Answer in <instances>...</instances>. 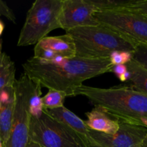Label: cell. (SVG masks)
I'll list each match as a JSON object with an SVG mask.
<instances>
[{
	"label": "cell",
	"instance_id": "cell-1",
	"mask_svg": "<svg viewBox=\"0 0 147 147\" xmlns=\"http://www.w3.org/2000/svg\"><path fill=\"white\" fill-rule=\"evenodd\" d=\"M110 58L88 59L74 57L57 61H44L32 57L22 64L24 73L33 81L48 90L74 96L76 88L88 79L112 72Z\"/></svg>",
	"mask_w": 147,
	"mask_h": 147
},
{
	"label": "cell",
	"instance_id": "cell-2",
	"mask_svg": "<svg viewBox=\"0 0 147 147\" xmlns=\"http://www.w3.org/2000/svg\"><path fill=\"white\" fill-rule=\"evenodd\" d=\"M76 96H84L119 121L147 128V95L133 88H102L82 85L75 90Z\"/></svg>",
	"mask_w": 147,
	"mask_h": 147
},
{
	"label": "cell",
	"instance_id": "cell-3",
	"mask_svg": "<svg viewBox=\"0 0 147 147\" xmlns=\"http://www.w3.org/2000/svg\"><path fill=\"white\" fill-rule=\"evenodd\" d=\"M76 46V57L88 59L110 58L117 52L133 53L137 46L119 33L99 24L80 27L66 32Z\"/></svg>",
	"mask_w": 147,
	"mask_h": 147
},
{
	"label": "cell",
	"instance_id": "cell-4",
	"mask_svg": "<svg viewBox=\"0 0 147 147\" xmlns=\"http://www.w3.org/2000/svg\"><path fill=\"white\" fill-rule=\"evenodd\" d=\"M63 0H36L27 12L17 45H36L56 29H61Z\"/></svg>",
	"mask_w": 147,
	"mask_h": 147
},
{
	"label": "cell",
	"instance_id": "cell-5",
	"mask_svg": "<svg viewBox=\"0 0 147 147\" xmlns=\"http://www.w3.org/2000/svg\"><path fill=\"white\" fill-rule=\"evenodd\" d=\"M38 85L24 73L16 80L12 124L8 139L3 147L27 146L31 118L30 99Z\"/></svg>",
	"mask_w": 147,
	"mask_h": 147
},
{
	"label": "cell",
	"instance_id": "cell-6",
	"mask_svg": "<svg viewBox=\"0 0 147 147\" xmlns=\"http://www.w3.org/2000/svg\"><path fill=\"white\" fill-rule=\"evenodd\" d=\"M94 17L100 24L131 40L138 47L147 45V16L122 8L97 11Z\"/></svg>",
	"mask_w": 147,
	"mask_h": 147
},
{
	"label": "cell",
	"instance_id": "cell-7",
	"mask_svg": "<svg viewBox=\"0 0 147 147\" xmlns=\"http://www.w3.org/2000/svg\"><path fill=\"white\" fill-rule=\"evenodd\" d=\"M29 140L43 147H82L66 128L44 109L40 117L31 116Z\"/></svg>",
	"mask_w": 147,
	"mask_h": 147
},
{
	"label": "cell",
	"instance_id": "cell-8",
	"mask_svg": "<svg viewBox=\"0 0 147 147\" xmlns=\"http://www.w3.org/2000/svg\"><path fill=\"white\" fill-rule=\"evenodd\" d=\"M97 147H142L147 137V128L120 121L119 129L109 135L90 130Z\"/></svg>",
	"mask_w": 147,
	"mask_h": 147
},
{
	"label": "cell",
	"instance_id": "cell-9",
	"mask_svg": "<svg viewBox=\"0 0 147 147\" xmlns=\"http://www.w3.org/2000/svg\"><path fill=\"white\" fill-rule=\"evenodd\" d=\"M97 11L92 0H63L61 29L66 32L76 27L99 25L94 17Z\"/></svg>",
	"mask_w": 147,
	"mask_h": 147
},
{
	"label": "cell",
	"instance_id": "cell-10",
	"mask_svg": "<svg viewBox=\"0 0 147 147\" xmlns=\"http://www.w3.org/2000/svg\"><path fill=\"white\" fill-rule=\"evenodd\" d=\"M76 46L71 36L68 34L46 37L35 45V58L44 61H57L76 57Z\"/></svg>",
	"mask_w": 147,
	"mask_h": 147
},
{
	"label": "cell",
	"instance_id": "cell-11",
	"mask_svg": "<svg viewBox=\"0 0 147 147\" xmlns=\"http://www.w3.org/2000/svg\"><path fill=\"white\" fill-rule=\"evenodd\" d=\"M46 111L66 128L81 146L97 147L90 135V129L87 127L85 121L65 106Z\"/></svg>",
	"mask_w": 147,
	"mask_h": 147
},
{
	"label": "cell",
	"instance_id": "cell-12",
	"mask_svg": "<svg viewBox=\"0 0 147 147\" xmlns=\"http://www.w3.org/2000/svg\"><path fill=\"white\" fill-rule=\"evenodd\" d=\"M14 108V86L7 87L0 92V138L3 145L10 136Z\"/></svg>",
	"mask_w": 147,
	"mask_h": 147
},
{
	"label": "cell",
	"instance_id": "cell-13",
	"mask_svg": "<svg viewBox=\"0 0 147 147\" xmlns=\"http://www.w3.org/2000/svg\"><path fill=\"white\" fill-rule=\"evenodd\" d=\"M87 119L85 123L90 130L112 135L118 131L120 121L104 109L95 106L91 111L86 113Z\"/></svg>",
	"mask_w": 147,
	"mask_h": 147
},
{
	"label": "cell",
	"instance_id": "cell-14",
	"mask_svg": "<svg viewBox=\"0 0 147 147\" xmlns=\"http://www.w3.org/2000/svg\"><path fill=\"white\" fill-rule=\"evenodd\" d=\"M125 65L129 72L130 76L128 81L131 83V87L147 95V70L133 59Z\"/></svg>",
	"mask_w": 147,
	"mask_h": 147
},
{
	"label": "cell",
	"instance_id": "cell-15",
	"mask_svg": "<svg viewBox=\"0 0 147 147\" xmlns=\"http://www.w3.org/2000/svg\"><path fill=\"white\" fill-rule=\"evenodd\" d=\"M14 63L6 53L0 55V92L7 87H12L16 81Z\"/></svg>",
	"mask_w": 147,
	"mask_h": 147
},
{
	"label": "cell",
	"instance_id": "cell-16",
	"mask_svg": "<svg viewBox=\"0 0 147 147\" xmlns=\"http://www.w3.org/2000/svg\"><path fill=\"white\" fill-rule=\"evenodd\" d=\"M67 97L63 92L56 90H48L47 94L41 98L42 106L44 110L49 111L63 107L65 98Z\"/></svg>",
	"mask_w": 147,
	"mask_h": 147
},
{
	"label": "cell",
	"instance_id": "cell-17",
	"mask_svg": "<svg viewBox=\"0 0 147 147\" xmlns=\"http://www.w3.org/2000/svg\"><path fill=\"white\" fill-rule=\"evenodd\" d=\"M133 60L147 70V45H140L133 53Z\"/></svg>",
	"mask_w": 147,
	"mask_h": 147
},
{
	"label": "cell",
	"instance_id": "cell-18",
	"mask_svg": "<svg viewBox=\"0 0 147 147\" xmlns=\"http://www.w3.org/2000/svg\"><path fill=\"white\" fill-rule=\"evenodd\" d=\"M133 59V53L128 52H117L111 55L110 57L112 65H125Z\"/></svg>",
	"mask_w": 147,
	"mask_h": 147
},
{
	"label": "cell",
	"instance_id": "cell-19",
	"mask_svg": "<svg viewBox=\"0 0 147 147\" xmlns=\"http://www.w3.org/2000/svg\"><path fill=\"white\" fill-rule=\"evenodd\" d=\"M125 8L134 10L147 16V0H130L127 1Z\"/></svg>",
	"mask_w": 147,
	"mask_h": 147
},
{
	"label": "cell",
	"instance_id": "cell-20",
	"mask_svg": "<svg viewBox=\"0 0 147 147\" xmlns=\"http://www.w3.org/2000/svg\"><path fill=\"white\" fill-rule=\"evenodd\" d=\"M112 73H115L121 81H128L129 79V72L125 65H113L112 69Z\"/></svg>",
	"mask_w": 147,
	"mask_h": 147
},
{
	"label": "cell",
	"instance_id": "cell-21",
	"mask_svg": "<svg viewBox=\"0 0 147 147\" xmlns=\"http://www.w3.org/2000/svg\"><path fill=\"white\" fill-rule=\"evenodd\" d=\"M0 16H4L13 23L16 22V17L14 13L13 12L12 9L9 7L5 1L1 0H0Z\"/></svg>",
	"mask_w": 147,
	"mask_h": 147
},
{
	"label": "cell",
	"instance_id": "cell-22",
	"mask_svg": "<svg viewBox=\"0 0 147 147\" xmlns=\"http://www.w3.org/2000/svg\"><path fill=\"white\" fill-rule=\"evenodd\" d=\"M26 147H43V146H40V145L38 144L35 143V142H33V141L29 140L28 144H27V146Z\"/></svg>",
	"mask_w": 147,
	"mask_h": 147
},
{
	"label": "cell",
	"instance_id": "cell-23",
	"mask_svg": "<svg viewBox=\"0 0 147 147\" xmlns=\"http://www.w3.org/2000/svg\"><path fill=\"white\" fill-rule=\"evenodd\" d=\"M4 30V24L0 20V36L1 35V34L3 33V31Z\"/></svg>",
	"mask_w": 147,
	"mask_h": 147
},
{
	"label": "cell",
	"instance_id": "cell-24",
	"mask_svg": "<svg viewBox=\"0 0 147 147\" xmlns=\"http://www.w3.org/2000/svg\"><path fill=\"white\" fill-rule=\"evenodd\" d=\"M142 147H147V137L146 138L145 141H144V144H143V146Z\"/></svg>",
	"mask_w": 147,
	"mask_h": 147
},
{
	"label": "cell",
	"instance_id": "cell-25",
	"mask_svg": "<svg viewBox=\"0 0 147 147\" xmlns=\"http://www.w3.org/2000/svg\"><path fill=\"white\" fill-rule=\"evenodd\" d=\"M1 48H2V45H1V42L0 40V55L1 54Z\"/></svg>",
	"mask_w": 147,
	"mask_h": 147
},
{
	"label": "cell",
	"instance_id": "cell-26",
	"mask_svg": "<svg viewBox=\"0 0 147 147\" xmlns=\"http://www.w3.org/2000/svg\"><path fill=\"white\" fill-rule=\"evenodd\" d=\"M0 147H3V142L1 141V138H0Z\"/></svg>",
	"mask_w": 147,
	"mask_h": 147
}]
</instances>
